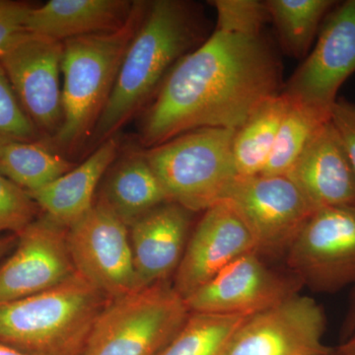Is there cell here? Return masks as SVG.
Here are the masks:
<instances>
[{
	"instance_id": "obj_1",
	"label": "cell",
	"mask_w": 355,
	"mask_h": 355,
	"mask_svg": "<svg viewBox=\"0 0 355 355\" xmlns=\"http://www.w3.org/2000/svg\"><path fill=\"white\" fill-rule=\"evenodd\" d=\"M282 87V64L263 34L214 29L173 67L144 110L140 144L153 148L198 128L238 130Z\"/></svg>"
},
{
	"instance_id": "obj_2",
	"label": "cell",
	"mask_w": 355,
	"mask_h": 355,
	"mask_svg": "<svg viewBox=\"0 0 355 355\" xmlns=\"http://www.w3.org/2000/svg\"><path fill=\"white\" fill-rule=\"evenodd\" d=\"M205 22L202 7L196 2L148 1L89 141L92 149L116 137L133 116L146 109L173 67L207 39Z\"/></svg>"
},
{
	"instance_id": "obj_3",
	"label": "cell",
	"mask_w": 355,
	"mask_h": 355,
	"mask_svg": "<svg viewBox=\"0 0 355 355\" xmlns=\"http://www.w3.org/2000/svg\"><path fill=\"white\" fill-rule=\"evenodd\" d=\"M147 4L148 1H135L127 24L116 31L64 42L62 125L46 142L55 153L72 155L90 141Z\"/></svg>"
},
{
	"instance_id": "obj_4",
	"label": "cell",
	"mask_w": 355,
	"mask_h": 355,
	"mask_svg": "<svg viewBox=\"0 0 355 355\" xmlns=\"http://www.w3.org/2000/svg\"><path fill=\"white\" fill-rule=\"evenodd\" d=\"M108 300L76 272L49 291L0 304V342L28 355H83Z\"/></svg>"
},
{
	"instance_id": "obj_5",
	"label": "cell",
	"mask_w": 355,
	"mask_h": 355,
	"mask_svg": "<svg viewBox=\"0 0 355 355\" xmlns=\"http://www.w3.org/2000/svg\"><path fill=\"white\" fill-rule=\"evenodd\" d=\"M235 132L198 128L144 150L171 202L191 212H205L227 198L238 179Z\"/></svg>"
},
{
	"instance_id": "obj_6",
	"label": "cell",
	"mask_w": 355,
	"mask_h": 355,
	"mask_svg": "<svg viewBox=\"0 0 355 355\" xmlns=\"http://www.w3.org/2000/svg\"><path fill=\"white\" fill-rule=\"evenodd\" d=\"M189 315L184 299L167 282L110 299L83 355H158Z\"/></svg>"
},
{
	"instance_id": "obj_7",
	"label": "cell",
	"mask_w": 355,
	"mask_h": 355,
	"mask_svg": "<svg viewBox=\"0 0 355 355\" xmlns=\"http://www.w3.org/2000/svg\"><path fill=\"white\" fill-rule=\"evenodd\" d=\"M303 287L334 293L355 286V205L316 210L286 254Z\"/></svg>"
},
{
	"instance_id": "obj_8",
	"label": "cell",
	"mask_w": 355,
	"mask_h": 355,
	"mask_svg": "<svg viewBox=\"0 0 355 355\" xmlns=\"http://www.w3.org/2000/svg\"><path fill=\"white\" fill-rule=\"evenodd\" d=\"M67 245L76 272L109 300L139 291L128 226L100 198L67 229Z\"/></svg>"
},
{
	"instance_id": "obj_9",
	"label": "cell",
	"mask_w": 355,
	"mask_h": 355,
	"mask_svg": "<svg viewBox=\"0 0 355 355\" xmlns=\"http://www.w3.org/2000/svg\"><path fill=\"white\" fill-rule=\"evenodd\" d=\"M354 72L355 0H345L327 16L314 48L284 84L282 94L331 118L338 90Z\"/></svg>"
},
{
	"instance_id": "obj_10",
	"label": "cell",
	"mask_w": 355,
	"mask_h": 355,
	"mask_svg": "<svg viewBox=\"0 0 355 355\" xmlns=\"http://www.w3.org/2000/svg\"><path fill=\"white\" fill-rule=\"evenodd\" d=\"M225 200L251 231L258 253L266 256L286 254L316 211L288 176L238 178Z\"/></svg>"
},
{
	"instance_id": "obj_11",
	"label": "cell",
	"mask_w": 355,
	"mask_h": 355,
	"mask_svg": "<svg viewBox=\"0 0 355 355\" xmlns=\"http://www.w3.org/2000/svg\"><path fill=\"white\" fill-rule=\"evenodd\" d=\"M62 55L64 42L27 31L0 55L21 106L44 141L62 125Z\"/></svg>"
},
{
	"instance_id": "obj_12",
	"label": "cell",
	"mask_w": 355,
	"mask_h": 355,
	"mask_svg": "<svg viewBox=\"0 0 355 355\" xmlns=\"http://www.w3.org/2000/svg\"><path fill=\"white\" fill-rule=\"evenodd\" d=\"M326 329L323 307L297 294L248 317L224 355H333L324 343Z\"/></svg>"
},
{
	"instance_id": "obj_13",
	"label": "cell",
	"mask_w": 355,
	"mask_h": 355,
	"mask_svg": "<svg viewBox=\"0 0 355 355\" xmlns=\"http://www.w3.org/2000/svg\"><path fill=\"white\" fill-rule=\"evenodd\" d=\"M292 273L270 268L258 252L244 254L184 299L190 313L252 316L297 295Z\"/></svg>"
},
{
	"instance_id": "obj_14",
	"label": "cell",
	"mask_w": 355,
	"mask_h": 355,
	"mask_svg": "<svg viewBox=\"0 0 355 355\" xmlns=\"http://www.w3.org/2000/svg\"><path fill=\"white\" fill-rule=\"evenodd\" d=\"M76 272L67 228L43 214L17 235L15 251L0 266V304L49 291Z\"/></svg>"
},
{
	"instance_id": "obj_15",
	"label": "cell",
	"mask_w": 355,
	"mask_h": 355,
	"mask_svg": "<svg viewBox=\"0 0 355 355\" xmlns=\"http://www.w3.org/2000/svg\"><path fill=\"white\" fill-rule=\"evenodd\" d=\"M258 252L251 231L227 200L205 210L187 243L175 272V291L184 299L207 284L229 263Z\"/></svg>"
},
{
	"instance_id": "obj_16",
	"label": "cell",
	"mask_w": 355,
	"mask_h": 355,
	"mask_svg": "<svg viewBox=\"0 0 355 355\" xmlns=\"http://www.w3.org/2000/svg\"><path fill=\"white\" fill-rule=\"evenodd\" d=\"M315 209L355 205V171L331 120L310 140L286 175Z\"/></svg>"
},
{
	"instance_id": "obj_17",
	"label": "cell",
	"mask_w": 355,
	"mask_h": 355,
	"mask_svg": "<svg viewBox=\"0 0 355 355\" xmlns=\"http://www.w3.org/2000/svg\"><path fill=\"white\" fill-rule=\"evenodd\" d=\"M191 214L176 202H166L130 226L139 289L167 282L176 272L188 243Z\"/></svg>"
},
{
	"instance_id": "obj_18",
	"label": "cell",
	"mask_w": 355,
	"mask_h": 355,
	"mask_svg": "<svg viewBox=\"0 0 355 355\" xmlns=\"http://www.w3.org/2000/svg\"><path fill=\"white\" fill-rule=\"evenodd\" d=\"M135 3L132 0H50L32 7L26 31L60 42L116 31L127 24Z\"/></svg>"
},
{
	"instance_id": "obj_19",
	"label": "cell",
	"mask_w": 355,
	"mask_h": 355,
	"mask_svg": "<svg viewBox=\"0 0 355 355\" xmlns=\"http://www.w3.org/2000/svg\"><path fill=\"white\" fill-rule=\"evenodd\" d=\"M121 140L112 137L93 150L80 165L28 195L43 214L69 229L92 209L102 178L120 155Z\"/></svg>"
},
{
	"instance_id": "obj_20",
	"label": "cell",
	"mask_w": 355,
	"mask_h": 355,
	"mask_svg": "<svg viewBox=\"0 0 355 355\" xmlns=\"http://www.w3.org/2000/svg\"><path fill=\"white\" fill-rule=\"evenodd\" d=\"M108 172L100 200L128 227L159 205L171 202L144 151L123 153Z\"/></svg>"
},
{
	"instance_id": "obj_21",
	"label": "cell",
	"mask_w": 355,
	"mask_h": 355,
	"mask_svg": "<svg viewBox=\"0 0 355 355\" xmlns=\"http://www.w3.org/2000/svg\"><path fill=\"white\" fill-rule=\"evenodd\" d=\"M288 106V100L280 93L263 103L236 130L233 157L239 179L261 175Z\"/></svg>"
},
{
	"instance_id": "obj_22",
	"label": "cell",
	"mask_w": 355,
	"mask_h": 355,
	"mask_svg": "<svg viewBox=\"0 0 355 355\" xmlns=\"http://www.w3.org/2000/svg\"><path fill=\"white\" fill-rule=\"evenodd\" d=\"M44 140L21 141L0 137V173L29 193L43 188L76 167Z\"/></svg>"
},
{
	"instance_id": "obj_23",
	"label": "cell",
	"mask_w": 355,
	"mask_h": 355,
	"mask_svg": "<svg viewBox=\"0 0 355 355\" xmlns=\"http://www.w3.org/2000/svg\"><path fill=\"white\" fill-rule=\"evenodd\" d=\"M270 22L275 26L284 53L305 58L318 38L336 0H266Z\"/></svg>"
},
{
	"instance_id": "obj_24",
	"label": "cell",
	"mask_w": 355,
	"mask_h": 355,
	"mask_svg": "<svg viewBox=\"0 0 355 355\" xmlns=\"http://www.w3.org/2000/svg\"><path fill=\"white\" fill-rule=\"evenodd\" d=\"M248 317L190 313L181 330L158 355H224Z\"/></svg>"
},
{
	"instance_id": "obj_25",
	"label": "cell",
	"mask_w": 355,
	"mask_h": 355,
	"mask_svg": "<svg viewBox=\"0 0 355 355\" xmlns=\"http://www.w3.org/2000/svg\"><path fill=\"white\" fill-rule=\"evenodd\" d=\"M329 120L330 116L303 105L289 102L261 175L286 176L315 133Z\"/></svg>"
},
{
	"instance_id": "obj_26",
	"label": "cell",
	"mask_w": 355,
	"mask_h": 355,
	"mask_svg": "<svg viewBox=\"0 0 355 355\" xmlns=\"http://www.w3.org/2000/svg\"><path fill=\"white\" fill-rule=\"evenodd\" d=\"M216 8V29L240 34H263L270 22L266 2L260 0H212Z\"/></svg>"
},
{
	"instance_id": "obj_27",
	"label": "cell",
	"mask_w": 355,
	"mask_h": 355,
	"mask_svg": "<svg viewBox=\"0 0 355 355\" xmlns=\"http://www.w3.org/2000/svg\"><path fill=\"white\" fill-rule=\"evenodd\" d=\"M0 137L1 139L38 141L44 140L30 120L14 92L6 70L0 64Z\"/></svg>"
},
{
	"instance_id": "obj_28",
	"label": "cell",
	"mask_w": 355,
	"mask_h": 355,
	"mask_svg": "<svg viewBox=\"0 0 355 355\" xmlns=\"http://www.w3.org/2000/svg\"><path fill=\"white\" fill-rule=\"evenodd\" d=\"M38 209L27 191L0 173V233L19 234L37 218Z\"/></svg>"
},
{
	"instance_id": "obj_29",
	"label": "cell",
	"mask_w": 355,
	"mask_h": 355,
	"mask_svg": "<svg viewBox=\"0 0 355 355\" xmlns=\"http://www.w3.org/2000/svg\"><path fill=\"white\" fill-rule=\"evenodd\" d=\"M32 6L26 2L0 0V55L26 32V22Z\"/></svg>"
},
{
	"instance_id": "obj_30",
	"label": "cell",
	"mask_w": 355,
	"mask_h": 355,
	"mask_svg": "<svg viewBox=\"0 0 355 355\" xmlns=\"http://www.w3.org/2000/svg\"><path fill=\"white\" fill-rule=\"evenodd\" d=\"M330 120L340 135L355 171V103L338 97L331 108Z\"/></svg>"
},
{
	"instance_id": "obj_31",
	"label": "cell",
	"mask_w": 355,
	"mask_h": 355,
	"mask_svg": "<svg viewBox=\"0 0 355 355\" xmlns=\"http://www.w3.org/2000/svg\"><path fill=\"white\" fill-rule=\"evenodd\" d=\"M355 331V286L350 296L349 308L342 326V340L352 335Z\"/></svg>"
},
{
	"instance_id": "obj_32",
	"label": "cell",
	"mask_w": 355,
	"mask_h": 355,
	"mask_svg": "<svg viewBox=\"0 0 355 355\" xmlns=\"http://www.w3.org/2000/svg\"><path fill=\"white\" fill-rule=\"evenodd\" d=\"M333 355H355V331L334 349Z\"/></svg>"
},
{
	"instance_id": "obj_33",
	"label": "cell",
	"mask_w": 355,
	"mask_h": 355,
	"mask_svg": "<svg viewBox=\"0 0 355 355\" xmlns=\"http://www.w3.org/2000/svg\"><path fill=\"white\" fill-rule=\"evenodd\" d=\"M17 244V235L9 234L0 237V260Z\"/></svg>"
},
{
	"instance_id": "obj_34",
	"label": "cell",
	"mask_w": 355,
	"mask_h": 355,
	"mask_svg": "<svg viewBox=\"0 0 355 355\" xmlns=\"http://www.w3.org/2000/svg\"><path fill=\"white\" fill-rule=\"evenodd\" d=\"M0 355H28L0 342Z\"/></svg>"
}]
</instances>
